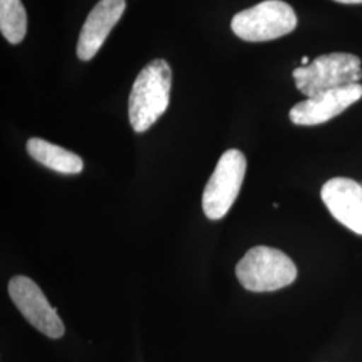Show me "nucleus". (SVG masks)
Listing matches in <instances>:
<instances>
[{
	"mask_svg": "<svg viewBox=\"0 0 362 362\" xmlns=\"http://www.w3.org/2000/svg\"><path fill=\"white\" fill-rule=\"evenodd\" d=\"M170 86L172 70L164 59L152 61L140 71L129 95V121L134 132H146L167 112Z\"/></svg>",
	"mask_w": 362,
	"mask_h": 362,
	"instance_id": "f257e3e1",
	"label": "nucleus"
},
{
	"mask_svg": "<svg viewBox=\"0 0 362 362\" xmlns=\"http://www.w3.org/2000/svg\"><path fill=\"white\" fill-rule=\"evenodd\" d=\"M240 285L252 293L276 291L291 285L298 276L297 266L281 250L267 246L250 248L236 264Z\"/></svg>",
	"mask_w": 362,
	"mask_h": 362,
	"instance_id": "f03ea898",
	"label": "nucleus"
},
{
	"mask_svg": "<svg viewBox=\"0 0 362 362\" xmlns=\"http://www.w3.org/2000/svg\"><path fill=\"white\" fill-rule=\"evenodd\" d=\"M293 77L298 90L311 98L324 91L360 83L361 59L349 52L325 54L308 66L297 67Z\"/></svg>",
	"mask_w": 362,
	"mask_h": 362,
	"instance_id": "7ed1b4c3",
	"label": "nucleus"
},
{
	"mask_svg": "<svg viewBox=\"0 0 362 362\" xmlns=\"http://www.w3.org/2000/svg\"><path fill=\"white\" fill-rule=\"evenodd\" d=\"M297 15L282 0H264L236 13L231 22L233 34L247 42H267L296 30Z\"/></svg>",
	"mask_w": 362,
	"mask_h": 362,
	"instance_id": "20e7f679",
	"label": "nucleus"
},
{
	"mask_svg": "<svg viewBox=\"0 0 362 362\" xmlns=\"http://www.w3.org/2000/svg\"><path fill=\"white\" fill-rule=\"evenodd\" d=\"M247 160L238 149L224 152L203 192L202 206L208 219H223L240 192L246 176Z\"/></svg>",
	"mask_w": 362,
	"mask_h": 362,
	"instance_id": "39448f33",
	"label": "nucleus"
},
{
	"mask_svg": "<svg viewBox=\"0 0 362 362\" xmlns=\"http://www.w3.org/2000/svg\"><path fill=\"white\" fill-rule=\"evenodd\" d=\"M8 294L22 315L42 334L58 339L65 334V326L57 310L33 279L16 275L8 282Z\"/></svg>",
	"mask_w": 362,
	"mask_h": 362,
	"instance_id": "423d86ee",
	"label": "nucleus"
},
{
	"mask_svg": "<svg viewBox=\"0 0 362 362\" xmlns=\"http://www.w3.org/2000/svg\"><path fill=\"white\" fill-rule=\"evenodd\" d=\"M361 98V83H353L345 88L324 91L315 97L294 105L288 116L291 122L296 125H321L339 116Z\"/></svg>",
	"mask_w": 362,
	"mask_h": 362,
	"instance_id": "0eeeda50",
	"label": "nucleus"
},
{
	"mask_svg": "<svg viewBox=\"0 0 362 362\" xmlns=\"http://www.w3.org/2000/svg\"><path fill=\"white\" fill-rule=\"evenodd\" d=\"M321 197L329 212L350 231L362 235V185L348 177L326 181Z\"/></svg>",
	"mask_w": 362,
	"mask_h": 362,
	"instance_id": "6e6552de",
	"label": "nucleus"
},
{
	"mask_svg": "<svg viewBox=\"0 0 362 362\" xmlns=\"http://www.w3.org/2000/svg\"><path fill=\"white\" fill-rule=\"evenodd\" d=\"M125 0H100L83 23L78 39L77 55L81 61H90L103 47L113 27L125 11Z\"/></svg>",
	"mask_w": 362,
	"mask_h": 362,
	"instance_id": "1a4fd4ad",
	"label": "nucleus"
},
{
	"mask_svg": "<svg viewBox=\"0 0 362 362\" xmlns=\"http://www.w3.org/2000/svg\"><path fill=\"white\" fill-rule=\"evenodd\" d=\"M26 148L35 161L58 173L77 175L83 169V161L79 156L46 140L33 137L27 141Z\"/></svg>",
	"mask_w": 362,
	"mask_h": 362,
	"instance_id": "9d476101",
	"label": "nucleus"
},
{
	"mask_svg": "<svg viewBox=\"0 0 362 362\" xmlns=\"http://www.w3.org/2000/svg\"><path fill=\"white\" fill-rule=\"evenodd\" d=\"M0 31L11 45L26 37L27 13L21 0H0Z\"/></svg>",
	"mask_w": 362,
	"mask_h": 362,
	"instance_id": "9b49d317",
	"label": "nucleus"
},
{
	"mask_svg": "<svg viewBox=\"0 0 362 362\" xmlns=\"http://www.w3.org/2000/svg\"><path fill=\"white\" fill-rule=\"evenodd\" d=\"M338 3H344V4H362V0H334Z\"/></svg>",
	"mask_w": 362,
	"mask_h": 362,
	"instance_id": "f8f14e48",
	"label": "nucleus"
},
{
	"mask_svg": "<svg viewBox=\"0 0 362 362\" xmlns=\"http://www.w3.org/2000/svg\"><path fill=\"white\" fill-rule=\"evenodd\" d=\"M309 62H310L309 57H303V58H302V61H300V64H302L303 66L309 65Z\"/></svg>",
	"mask_w": 362,
	"mask_h": 362,
	"instance_id": "ddd939ff",
	"label": "nucleus"
}]
</instances>
